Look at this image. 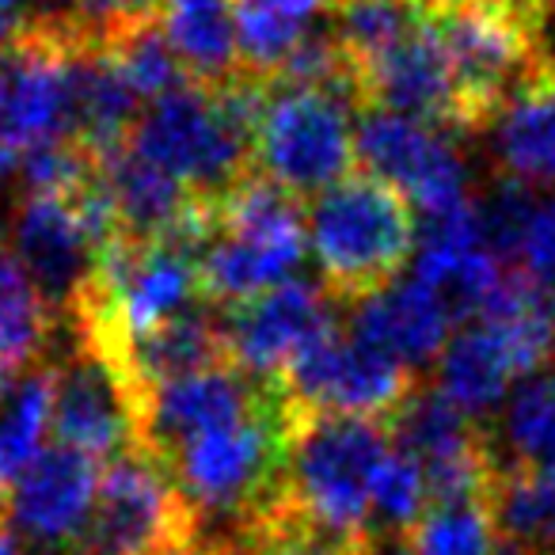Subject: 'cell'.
Wrapping results in <instances>:
<instances>
[{
	"label": "cell",
	"mask_w": 555,
	"mask_h": 555,
	"mask_svg": "<svg viewBox=\"0 0 555 555\" xmlns=\"http://www.w3.org/2000/svg\"><path fill=\"white\" fill-rule=\"evenodd\" d=\"M141 396L126 370L103 347L73 339L54 370L57 446L92 456H122L138 449Z\"/></svg>",
	"instance_id": "obj_8"
},
{
	"label": "cell",
	"mask_w": 555,
	"mask_h": 555,
	"mask_svg": "<svg viewBox=\"0 0 555 555\" xmlns=\"http://www.w3.org/2000/svg\"><path fill=\"white\" fill-rule=\"evenodd\" d=\"M0 555H20L16 532H12V521H0Z\"/></svg>",
	"instance_id": "obj_30"
},
{
	"label": "cell",
	"mask_w": 555,
	"mask_h": 555,
	"mask_svg": "<svg viewBox=\"0 0 555 555\" xmlns=\"http://www.w3.org/2000/svg\"><path fill=\"white\" fill-rule=\"evenodd\" d=\"M354 100L335 88L270 85L255 130V171L297 202L317 198L354 171Z\"/></svg>",
	"instance_id": "obj_3"
},
{
	"label": "cell",
	"mask_w": 555,
	"mask_h": 555,
	"mask_svg": "<svg viewBox=\"0 0 555 555\" xmlns=\"http://www.w3.org/2000/svg\"><path fill=\"white\" fill-rule=\"evenodd\" d=\"M388 555H415V552H411V547L403 544V540H392V547H388Z\"/></svg>",
	"instance_id": "obj_33"
},
{
	"label": "cell",
	"mask_w": 555,
	"mask_h": 555,
	"mask_svg": "<svg viewBox=\"0 0 555 555\" xmlns=\"http://www.w3.org/2000/svg\"><path fill=\"white\" fill-rule=\"evenodd\" d=\"M221 540L229 555H377V540L327 529L289 494L236 532H221Z\"/></svg>",
	"instance_id": "obj_19"
},
{
	"label": "cell",
	"mask_w": 555,
	"mask_h": 555,
	"mask_svg": "<svg viewBox=\"0 0 555 555\" xmlns=\"http://www.w3.org/2000/svg\"><path fill=\"white\" fill-rule=\"evenodd\" d=\"M160 31L191 85L221 88L244 73L232 0H164Z\"/></svg>",
	"instance_id": "obj_15"
},
{
	"label": "cell",
	"mask_w": 555,
	"mask_h": 555,
	"mask_svg": "<svg viewBox=\"0 0 555 555\" xmlns=\"http://www.w3.org/2000/svg\"><path fill=\"white\" fill-rule=\"evenodd\" d=\"M77 547L85 555H206V537L176 479L133 449L115 456L100 479Z\"/></svg>",
	"instance_id": "obj_5"
},
{
	"label": "cell",
	"mask_w": 555,
	"mask_h": 555,
	"mask_svg": "<svg viewBox=\"0 0 555 555\" xmlns=\"http://www.w3.org/2000/svg\"><path fill=\"white\" fill-rule=\"evenodd\" d=\"M20 160H24V153H20V149H12L9 141L0 138V179L12 176V171L20 168Z\"/></svg>",
	"instance_id": "obj_28"
},
{
	"label": "cell",
	"mask_w": 555,
	"mask_h": 555,
	"mask_svg": "<svg viewBox=\"0 0 555 555\" xmlns=\"http://www.w3.org/2000/svg\"><path fill=\"white\" fill-rule=\"evenodd\" d=\"M456 138L426 126L418 118L392 115V111H358V160L362 171L392 183L408 194L423 214H449L472 202L468 171L453 145Z\"/></svg>",
	"instance_id": "obj_9"
},
{
	"label": "cell",
	"mask_w": 555,
	"mask_h": 555,
	"mask_svg": "<svg viewBox=\"0 0 555 555\" xmlns=\"http://www.w3.org/2000/svg\"><path fill=\"white\" fill-rule=\"evenodd\" d=\"M57 312L35 286L24 262L0 244V380L16 385L57 339Z\"/></svg>",
	"instance_id": "obj_18"
},
{
	"label": "cell",
	"mask_w": 555,
	"mask_h": 555,
	"mask_svg": "<svg viewBox=\"0 0 555 555\" xmlns=\"http://www.w3.org/2000/svg\"><path fill=\"white\" fill-rule=\"evenodd\" d=\"M0 521H9V487L0 483Z\"/></svg>",
	"instance_id": "obj_32"
},
{
	"label": "cell",
	"mask_w": 555,
	"mask_h": 555,
	"mask_svg": "<svg viewBox=\"0 0 555 555\" xmlns=\"http://www.w3.org/2000/svg\"><path fill=\"white\" fill-rule=\"evenodd\" d=\"M434 373H438L434 385L476 423L483 415H491V411H499L506 388L517 380V365L509 358L506 343L483 320L461 324L449 335Z\"/></svg>",
	"instance_id": "obj_16"
},
{
	"label": "cell",
	"mask_w": 555,
	"mask_h": 555,
	"mask_svg": "<svg viewBox=\"0 0 555 555\" xmlns=\"http://www.w3.org/2000/svg\"><path fill=\"white\" fill-rule=\"evenodd\" d=\"M80 194V191H77ZM77 194H27L20 198L9 229V251L24 262L57 317L69 312L77 294L88 286L100 259V240L88 229Z\"/></svg>",
	"instance_id": "obj_11"
},
{
	"label": "cell",
	"mask_w": 555,
	"mask_h": 555,
	"mask_svg": "<svg viewBox=\"0 0 555 555\" xmlns=\"http://www.w3.org/2000/svg\"><path fill=\"white\" fill-rule=\"evenodd\" d=\"M160 12H164V0H69L62 20L69 24L80 50L107 54L122 39L160 24Z\"/></svg>",
	"instance_id": "obj_24"
},
{
	"label": "cell",
	"mask_w": 555,
	"mask_h": 555,
	"mask_svg": "<svg viewBox=\"0 0 555 555\" xmlns=\"http://www.w3.org/2000/svg\"><path fill=\"white\" fill-rule=\"evenodd\" d=\"M54 426V370L47 362L27 370L0 400V483L12 487L42 453Z\"/></svg>",
	"instance_id": "obj_21"
},
{
	"label": "cell",
	"mask_w": 555,
	"mask_h": 555,
	"mask_svg": "<svg viewBox=\"0 0 555 555\" xmlns=\"http://www.w3.org/2000/svg\"><path fill=\"white\" fill-rule=\"evenodd\" d=\"M415 244L418 221L411 198L370 171H350L312 198L309 247L320 286L339 309H354L396 286Z\"/></svg>",
	"instance_id": "obj_1"
},
{
	"label": "cell",
	"mask_w": 555,
	"mask_h": 555,
	"mask_svg": "<svg viewBox=\"0 0 555 555\" xmlns=\"http://www.w3.org/2000/svg\"><path fill=\"white\" fill-rule=\"evenodd\" d=\"M385 430L400 453L415 456L423 476L461 468L499 449L483 423L464 415L438 385H426V380L400 403L396 415L385 418Z\"/></svg>",
	"instance_id": "obj_14"
},
{
	"label": "cell",
	"mask_w": 555,
	"mask_h": 555,
	"mask_svg": "<svg viewBox=\"0 0 555 555\" xmlns=\"http://www.w3.org/2000/svg\"><path fill=\"white\" fill-rule=\"evenodd\" d=\"M282 385L301 415H354L385 423L423 385V373L350 335L343 320L289 365Z\"/></svg>",
	"instance_id": "obj_7"
},
{
	"label": "cell",
	"mask_w": 555,
	"mask_h": 555,
	"mask_svg": "<svg viewBox=\"0 0 555 555\" xmlns=\"http://www.w3.org/2000/svg\"><path fill=\"white\" fill-rule=\"evenodd\" d=\"M491 555H540V552H532V547L517 544V540H506V537H499V544L491 547Z\"/></svg>",
	"instance_id": "obj_29"
},
{
	"label": "cell",
	"mask_w": 555,
	"mask_h": 555,
	"mask_svg": "<svg viewBox=\"0 0 555 555\" xmlns=\"http://www.w3.org/2000/svg\"><path fill=\"white\" fill-rule=\"evenodd\" d=\"M305 202L251 171L217 206V232L202 247V294L217 309L251 301L294 278L309 251Z\"/></svg>",
	"instance_id": "obj_2"
},
{
	"label": "cell",
	"mask_w": 555,
	"mask_h": 555,
	"mask_svg": "<svg viewBox=\"0 0 555 555\" xmlns=\"http://www.w3.org/2000/svg\"><path fill=\"white\" fill-rule=\"evenodd\" d=\"M339 324L343 312L327 289L301 278H289L251 301L221 309L229 362L267 380L286 377L289 365Z\"/></svg>",
	"instance_id": "obj_10"
},
{
	"label": "cell",
	"mask_w": 555,
	"mask_h": 555,
	"mask_svg": "<svg viewBox=\"0 0 555 555\" xmlns=\"http://www.w3.org/2000/svg\"><path fill=\"white\" fill-rule=\"evenodd\" d=\"M494 168L502 179L555 186V85H525L494 122Z\"/></svg>",
	"instance_id": "obj_17"
},
{
	"label": "cell",
	"mask_w": 555,
	"mask_h": 555,
	"mask_svg": "<svg viewBox=\"0 0 555 555\" xmlns=\"http://www.w3.org/2000/svg\"><path fill=\"white\" fill-rule=\"evenodd\" d=\"M491 514L499 537L517 540L540 555H555V472L502 456L491 487Z\"/></svg>",
	"instance_id": "obj_20"
},
{
	"label": "cell",
	"mask_w": 555,
	"mask_h": 555,
	"mask_svg": "<svg viewBox=\"0 0 555 555\" xmlns=\"http://www.w3.org/2000/svg\"><path fill=\"white\" fill-rule=\"evenodd\" d=\"M506 461L555 472V358L517 385L502 415Z\"/></svg>",
	"instance_id": "obj_22"
},
{
	"label": "cell",
	"mask_w": 555,
	"mask_h": 555,
	"mask_svg": "<svg viewBox=\"0 0 555 555\" xmlns=\"http://www.w3.org/2000/svg\"><path fill=\"white\" fill-rule=\"evenodd\" d=\"M388 453L392 438L377 418L301 415L289 449V499L327 529L373 540V479Z\"/></svg>",
	"instance_id": "obj_4"
},
{
	"label": "cell",
	"mask_w": 555,
	"mask_h": 555,
	"mask_svg": "<svg viewBox=\"0 0 555 555\" xmlns=\"http://www.w3.org/2000/svg\"><path fill=\"white\" fill-rule=\"evenodd\" d=\"M100 494V468L69 446H50L9 487V521L42 544H77Z\"/></svg>",
	"instance_id": "obj_12"
},
{
	"label": "cell",
	"mask_w": 555,
	"mask_h": 555,
	"mask_svg": "<svg viewBox=\"0 0 555 555\" xmlns=\"http://www.w3.org/2000/svg\"><path fill=\"white\" fill-rule=\"evenodd\" d=\"M347 327L350 335L392 354L396 362H403L415 373L438 365L449 335L456 332L453 312L446 309L438 289H430L418 278L396 282L385 294L354 305L347 317Z\"/></svg>",
	"instance_id": "obj_13"
},
{
	"label": "cell",
	"mask_w": 555,
	"mask_h": 555,
	"mask_svg": "<svg viewBox=\"0 0 555 555\" xmlns=\"http://www.w3.org/2000/svg\"><path fill=\"white\" fill-rule=\"evenodd\" d=\"M521 267L555 289V194L547 202H537V209H532L521 244Z\"/></svg>",
	"instance_id": "obj_27"
},
{
	"label": "cell",
	"mask_w": 555,
	"mask_h": 555,
	"mask_svg": "<svg viewBox=\"0 0 555 555\" xmlns=\"http://www.w3.org/2000/svg\"><path fill=\"white\" fill-rule=\"evenodd\" d=\"M65 4H69V0H42V9H39V12H54V16H62Z\"/></svg>",
	"instance_id": "obj_31"
},
{
	"label": "cell",
	"mask_w": 555,
	"mask_h": 555,
	"mask_svg": "<svg viewBox=\"0 0 555 555\" xmlns=\"http://www.w3.org/2000/svg\"><path fill=\"white\" fill-rule=\"evenodd\" d=\"M423 506H426L423 468H418L415 456L400 453L392 446V453L385 456V464L377 468V479H373V499H370L373 540H377V532L403 540L411 525H415V517L423 514Z\"/></svg>",
	"instance_id": "obj_25"
},
{
	"label": "cell",
	"mask_w": 555,
	"mask_h": 555,
	"mask_svg": "<svg viewBox=\"0 0 555 555\" xmlns=\"http://www.w3.org/2000/svg\"><path fill=\"white\" fill-rule=\"evenodd\" d=\"M446 47L449 73L456 92V138L494 130L499 115L509 107L529 80L525 35L509 0H456V4H426Z\"/></svg>",
	"instance_id": "obj_6"
},
{
	"label": "cell",
	"mask_w": 555,
	"mask_h": 555,
	"mask_svg": "<svg viewBox=\"0 0 555 555\" xmlns=\"http://www.w3.org/2000/svg\"><path fill=\"white\" fill-rule=\"evenodd\" d=\"M403 544L415 555H491L499 544L491 499L426 502Z\"/></svg>",
	"instance_id": "obj_23"
},
{
	"label": "cell",
	"mask_w": 555,
	"mask_h": 555,
	"mask_svg": "<svg viewBox=\"0 0 555 555\" xmlns=\"http://www.w3.org/2000/svg\"><path fill=\"white\" fill-rule=\"evenodd\" d=\"M107 57L115 62V69L122 73V80L133 88V95H138L141 103H156L176 92V88L191 85L183 65H179V57L171 54L160 24L122 39L118 47L107 50Z\"/></svg>",
	"instance_id": "obj_26"
}]
</instances>
